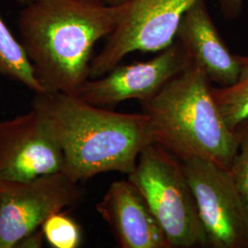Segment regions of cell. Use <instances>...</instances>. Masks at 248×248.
Instances as JSON below:
<instances>
[{"label":"cell","mask_w":248,"mask_h":248,"mask_svg":"<svg viewBox=\"0 0 248 248\" xmlns=\"http://www.w3.org/2000/svg\"><path fill=\"white\" fill-rule=\"evenodd\" d=\"M125 3L32 0L19 12L21 45L46 92L76 96L89 79L95 45L120 22Z\"/></svg>","instance_id":"6da1fadb"},{"label":"cell","mask_w":248,"mask_h":248,"mask_svg":"<svg viewBox=\"0 0 248 248\" xmlns=\"http://www.w3.org/2000/svg\"><path fill=\"white\" fill-rule=\"evenodd\" d=\"M32 108L62 148L63 172L77 182L106 172L130 174L143 148L154 143L144 112H116L60 92L35 93Z\"/></svg>","instance_id":"7a4b0ae2"},{"label":"cell","mask_w":248,"mask_h":248,"mask_svg":"<svg viewBox=\"0 0 248 248\" xmlns=\"http://www.w3.org/2000/svg\"><path fill=\"white\" fill-rule=\"evenodd\" d=\"M211 83L203 67L191 61L141 103L154 143L180 161L199 157L230 169L237 140L213 98Z\"/></svg>","instance_id":"3957f363"},{"label":"cell","mask_w":248,"mask_h":248,"mask_svg":"<svg viewBox=\"0 0 248 248\" xmlns=\"http://www.w3.org/2000/svg\"><path fill=\"white\" fill-rule=\"evenodd\" d=\"M128 179L144 198L171 248L207 247L182 162L156 143L141 152Z\"/></svg>","instance_id":"277c9868"},{"label":"cell","mask_w":248,"mask_h":248,"mask_svg":"<svg viewBox=\"0 0 248 248\" xmlns=\"http://www.w3.org/2000/svg\"><path fill=\"white\" fill-rule=\"evenodd\" d=\"M181 162L208 247L248 248V208L230 169L199 157Z\"/></svg>","instance_id":"5b68a950"},{"label":"cell","mask_w":248,"mask_h":248,"mask_svg":"<svg viewBox=\"0 0 248 248\" xmlns=\"http://www.w3.org/2000/svg\"><path fill=\"white\" fill-rule=\"evenodd\" d=\"M198 0H127L102 50L92 59L89 78L110 71L133 52L158 53L175 42L186 10Z\"/></svg>","instance_id":"8992f818"},{"label":"cell","mask_w":248,"mask_h":248,"mask_svg":"<svg viewBox=\"0 0 248 248\" xmlns=\"http://www.w3.org/2000/svg\"><path fill=\"white\" fill-rule=\"evenodd\" d=\"M78 183L64 172L24 181H1L0 248H17L53 213L78 203L82 197Z\"/></svg>","instance_id":"52a82bcc"},{"label":"cell","mask_w":248,"mask_h":248,"mask_svg":"<svg viewBox=\"0 0 248 248\" xmlns=\"http://www.w3.org/2000/svg\"><path fill=\"white\" fill-rule=\"evenodd\" d=\"M191 61L186 49L175 41L148 61L118 64L102 77L89 78L76 96L90 105L105 108L129 99L142 102L157 94Z\"/></svg>","instance_id":"ba28073f"},{"label":"cell","mask_w":248,"mask_h":248,"mask_svg":"<svg viewBox=\"0 0 248 248\" xmlns=\"http://www.w3.org/2000/svg\"><path fill=\"white\" fill-rule=\"evenodd\" d=\"M62 148L36 108L0 122V182L63 172Z\"/></svg>","instance_id":"9c48e42d"},{"label":"cell","mask_w":248,"mask_h":248,"mask_svg":"<svg viewBox=\"0 0 248 248\" xmlns=\"http://www.w3.org/2000/svg\"><path fill=\"white\" fill-rule=\"evenodd\" d=\"M96 210L122 248H171L159 222L127 178L112 182Z\"/></svg>","instance_id":"30bf717a"},{"label":"cell","mask_w":248,"mask_h":248,"mask_svg":"<svg viewBox=\"0 0 248 248\" xmlns=\"http://www.w3.org/2000/svg\"><path fill=\"white\" fill-rule=\"evenodd\" d=\"M177 41L192 61L203 67L211 82L220 87L233 84L239 75L238 55L222 40L206 4L198 0L187 9L177 29Z\"/></svg>","instance_id":"8fae6325"},{"label":"cell","mask_w":248,"mask_h":248,"mask_svg":"<svg viewBox=\"0 0 248 248\" xmlns=\"http://www.w3.org/2000/svg\"><path fill=\"white\" fill-rule=\"evenodd\" d=\"M0 76L25 86L34 93L46 90L36 77L24 47L11 33L0 16Z\"/></svg>","instance_id":"7c38bea8"},{"label":"cell","mask_w":248,"mask_h":248,"mask_svg":"<svg viewBox=\"0 0 248 248\" xmlns=\"http://www.w3.org/2000/svg\"><path fill=\"white\" fill-rule=\"evenodd\" d=\"M239 75L227 87H212L213 98L231 130L248 119V54L238 55Z\"/></svg>","instance_id":"4fadbf2b"},{"label":"cell","mask_w":248,"mask_h":248,"mask_svg":"<svg viewBox=\"0 0 248 248\" xmlns=\"http://www.w3.org/2000/svg\"><path fill=\"white\" fill-rule=\"evenodd\" d=\"M41 229L47 243L54 248H78L82 243L79 224L62 212L47 218Z\"/></svg>","instance_id":"5bb4252c"},{"label":"cell","mask_w":248,"mask_h":248,"mask_svg":"<svg viewBox=\"0 0 248 248\" xmlns=\"http://www.w3.org/2000/svg\"><path fill=\"white\" fill-rule=\"evenodd\" d=\"M233 132L237 151L230 170L248 211V119L238 124Z\"/></svg>","instance_id":"9a60e30c"},{"label":"cell","mask_w":248,"mask_h":248,"mask_svg":"<svg viewBox=\"0 0 248 248\" xmlns=\"http://www.w3.org/2000/svg\"><path fill=\"white\" fill-rule=\"evenodd\" d=\"M222 16L226 19H234L239 17L245 0H218Z\"/></svg>","instance_id":"2e32d148"},{"label":"cell","mask_w":248,"mask_h":248,"mask_svg":"<svg viewBox=\"0 0 248 248\" xmlns=\"http://www.w3.org/2000/svg\"><path fill=\"white\" fill-rule=\"evenodd\" d=\"M45 235L42 229L32 232L26 237H24L21 240L17 246V248H39L43 247V242H44Z\"/></svg>","instance_id":"e0dca14e"},{"label":"cell","mask_w":248,"mask_h":248,"mask_svg":"<svg viewBox=\"0 0 248 248\" xmlns=\"http://www.w3.org/2000/svg\"><path fill=\"white\" fill-rule=\"evenodd\" d=\"M98 1L105 3L107 5H110V6H118V5L124 4L127 0H98Z\"/></svg>","instance_id":"ac0fdd59"},{"label":"cell","mask_w":248,"mask_h":248,"mask_svg":"<svg viewBox=\"0 0 248 248\" xmlns=\"http://www.w3.org/2000/svg\"><path fill=\"white\" fill-rule=\"evenodd\" d=\"M18 1H19V2H21V3H23V4H25V5H27V4H29L31 1H32V0H18Z\"/></svg>","instance_id":"d6986e66"}]
</instances>
